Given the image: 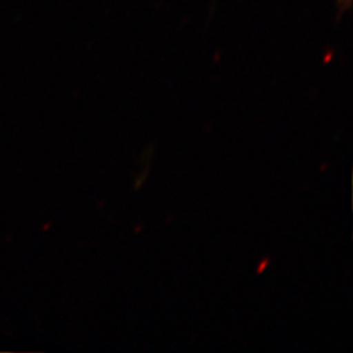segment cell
Returning a JSON list of instances; mask_svg holds the SVG:
<instances>
[{
    "instance_id": "cell-1",
    "label": "cell",
    "mask_w": 353,
    "mask_h": 353,
    "mask_svg": "<svg viewBox=\"0 0 353 353\" xmlns=\"http://www.w3.org/2000/svg\"><path fill=\"white\" fill-rule=\"evenodd\" d=\"M268 265V259H265L263 262H262V265L258 267V274H261V272H263V270H265V265Z\"/></svg>"
}]
</instances>
